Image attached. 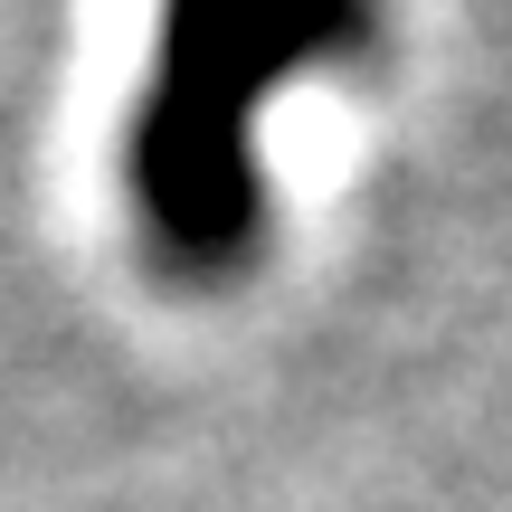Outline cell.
I'll list each match as a JSON object with an SVG mask.
<instances>
[{"mask_svg":"<svg viewBox=\"0 0 512 512\" xmlns=\"http://www.w3.org/2000/svg\"><path fill=\"white\" fill-rule=\"evenodd\" d=\"M351 48H370V0H162L152 76L124 133V190L171 275L209 285L256 256V114Z\"/></svg>","mask_w":512,"mask_h":512,"instance_id":"cell-1","label":"cell"}]
</instances>
